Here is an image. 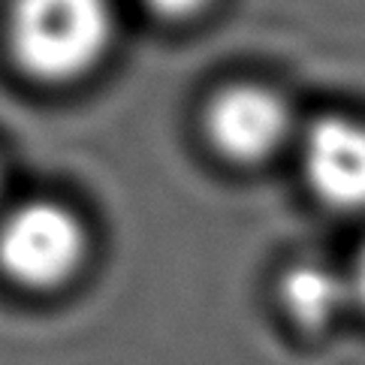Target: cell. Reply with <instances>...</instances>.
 <instances>
[{
  "instance_id": "6da1fadb",
  "label": "cell",
  "mask_w": 365,
  "mask_h": 365,
  "mask_svg": "<svg viewBox=\"0 0 365 365\" xmlns=\"http://www.w3.org/2000/svg\"><path fill=\"white\" fill-rule=\"evenodd\" d=\"M115 31L109 0H9L6 43L40 82H73L94 70Z\"/></svg>"
},
{
  "instance_id": "7a4b0ae2",
  "label": "cell",
  "mask_w": 365,
  "mask_h": 365,
  "mask_svg": "<svg viewBox=\"0 0 365 365\" xmlns=\"http://www.w3.org/2000/svg\"><path fill=\"white\" fill-rule=\"evenodd\" d=\"M88 232L79 215L55 200H31L0 220V272L24 290H58L79 272Z\"/></svg>"
},
{
  "instance_id": "3957f363",
  "label": "cell",
  "mask_w": 365,
  "mask_h": 365,
  "mask_svg": "<svg viewBox=\"0 0 365 365\" xmlns=\"http://www.w3.org/2000/svg\"><path fill=\"white\" fill-rule=\"evenodd\" d=\"M293 112L287 100L266 85H227L205 106V133L232 163H263L287 145Z\"/></svg>"
},
{
  "instance_id": "277c9868",
  "label": "cell",
  "mask_w": 365,
  "mask_h": 365,
  "mask_svg": "<svg viewBox=\"0 0 365 365\" xmlns=\"http://www.w3.org/2000/svg\"><path fill=\"white\" fill-rule=\"evenodd\" d=\"M302 169L311 190L338 212H365V124L326 115L302 133Z\"/></svg>"
},
{
  "instance_id": "5b68a950",
  "label": "cell",
  "mask_w": 365,
  "mask_h": 365,
  "mask_svg": "<svg viewBox=\"0 0 365 365\" xmlns=\"http://www.w3.org/2000/svg\"><path fill=\"white\" fill-rule=\"evenodd\" d=\"M281 302L296 323L320 329L347 302H354L347 275L323 263H296L281 278Z\"/></svg>"
},
{
  "instance_id": "8992f818",
  "label": "cell",
  "mask_w": 365,
  "mask_h": 365,
  "mask_svg": "<svg viewBox=\"0 0 365 365\" xmlns=\"http://www.w3.org/2000/svg\"><path fill=\"white\" fill-rule=\"evenodd\" d=\"M160 19H190L208 6V0H142Z\"/></svg>"
},
{
  "instance_id": "52a82bcc",
  "label": "cell",
  "mask_w": 365,
  "mask_h": 365,
  "mask_svg": "<svg viewBox=\"0 0 365 365\" xmlns=\"http://www.w3.org/2000/svg\"><path fill=\"white\" fill-rule=\"evenodd\" d=\"M347 281H350V293H354V302L365 311V245L359 247L354 266H350V272H347Z\"/></svg>"
}]
</instances>
